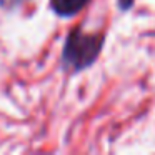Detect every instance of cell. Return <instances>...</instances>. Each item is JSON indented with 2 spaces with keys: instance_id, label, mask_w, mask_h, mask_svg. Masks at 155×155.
Instances as JSON below:
<instances>
[{
  "instance_id": "2",
  "label": "cell",
  "mask_w": 155,
  "mask_h": 155,
  "mask_svg": "<svg viewBox=\"0 0 155 155\" xmlns=\"http://www.w3.org/2000/svg\"><path fill=\"white\" fill-rule=\"evenodd\" d=\"M90 0H50V7L60 17H72L78 14Z\"/></svg>"
},
{
  "instance_id": "1",
  "label": "cell",
  "mask_w": 155,
  "mask_h": 155,
  "mask_svg": "<svg viewBox=\"0 0 155 155\" xmlns=\"http://www.w3.org/2000/svg\"><path fill=\"white\" fill-rule=\"evenodd\" d=\"M104 44V37L95 34H84L80 30L70 32L64 47V64L72 70H82L94 64L100 47Z\"/></svg>"
}]
</instances>
